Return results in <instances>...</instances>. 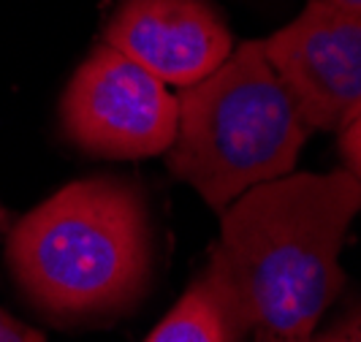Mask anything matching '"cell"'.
<instances>
[{"label": "cell", "instance_id": "cell-1", "mask_svg": "<svg viewBox=\"0 0 361 342\" xmlns=\"http://www.w3.org/2000/svg\"><path fill=\"white\" fill-rule=\"evenodd\" d=\"M359 209L353 171H290L245 190L220 212L209 269L255 342L312 337L345 283L340 252Z\"/></svg>", "mask_w": 361, "mask_h": 342}, {"label": "cell", "instance_id": "cell-12", "mask_svg": "<svg viewBox=\"0 0 361 342\" xmlns=\"http://www.w3.org/2000/svg\"><path fill=\"white\" fill-rule=\"evenodd\" d=\"M8 226H11V215H8V212H6L3 207H0V234H3V231H6Z\"/></svg>", "mask_w": 361, "mask_h": 342}, {"label": "cell", "instance_id": "cell-6", "mask_svg": "<svg viewBox=\"0 0 361 342\" xmlns=\"http://www.w3.org/2000/svg\"><path fill=\"white\" fill-rule=\"evenodd\" d=\"M104 44L180 90L209 76L234 52L226 22L204 0H123Z\"/></svg>", "mask_w": 361, "mask_h": 342}, {"label": "cell", "instance_id": "cell-7", "mask_svg": "<svg viewBox=\"0 0 361 342\" xmlns=\"http://www.w3.org/2000/svg\"><path fill=\"white\" fill-rule=\"evenodd\" d=\"M245 334L228 291L207 267L145 342H242Z\"/></svg>", "mask_w": 361, "mask_h": 342}, {"label": "cell", "instance_id": "cell-2", "mask_svg": "<svg viewBox=\"0 0 361 342\" xmlns=\"http://www.w3.org/2000/svg\"><path fill=\"white\" fill-rule=\"evenodd\" d=\"M6 258L22 293L52 318L130 305L149 271L145 198L117 177L68 182L14 223Z\"/></svg>", "mask_w": 361, "mask_h": 342}, {"label": "cell", "instance_id": "cell-13", "mask_svg": "<svg viewBox=\"0 0 361 342\" xmlns=\"http://www.w3.org/2000/svg\"><path fill=\"white\" fill-rule=\"evenodd\" d=\"M302 342H337V340H334L331 331H329V334H324V337H310V340H302Z\"/></svg>", "mask_w": 361, "mask_h": 342}, {"label": "cell", "instance_id": "cell-9", "mask_svg": "<svg viewBox=\"0 0 361 342\" xmlns=\"http://www.w3.org/2000/svg\"><path fill=\"white\" fill-rule=\"evenodd\" d=\"M0 342H47L44 334L30 329L27 324L17 321L14 315H8L3 307H0Z\"/></svg>", "mask_w": 361, "mask_h": 342}, {"label": "cell", "instance_id": "cell-3", "mask_svg": "<svg viewBox=\"0 0 361 342\" xmlns=\"http://www.w3.org/2000/svg\"><path fill=\"white\" fill-rule=\"evenodd\" d=\"M177 136L166 163L212 209L293 171L312 133L271 68L264 41L234 47L215 71L182 87Z\"/></svg>", "mask_w": 361, "mask_h": 342}, {"label": "cell", "instance_id": "cell-8", "mask_svg": "<svg viewBox=\"0 0 361 342\" xmlns=\"http://www.w3.org/2000/svg\"><path fill=\"white\" fill-rule=\"evenodd\" d=\"M340 147H343V155L348 161V171H353L361 182V117H356L350 126L340 130Z\"/></svg>", "mask_w": 361, "mask_h": 342}, {"label": "cell", "instance_id": "cell-4", "mask_svg": "<svg viewBox=\"0 0 361 342\" xmlns=\"http://www.w3.org/2000/svg\"><path fill=\"white\" fill-rule=\"evenodd\" d=\"M177 123L180 101L169 85L109 44L87 54L60 98L66 139L98 158L166 155Z\"/></svg>", "mask_w": 361, "mask_h": 342}, {"label": "cell", "instance_id": "cell-11", "mask_svg": "<svg viewBox=\"0 0 361 342\" xmlns=\"http://www.w3.org/2000/svg\"><path fill=\"white\" fill-rule=\"evenodd\" d=\"M329 6H337L343 11H350V14H359L361 17V0H324Z\"/></svg>", "mask_w": 361, "mask_h": 342}, {"label": "cell", "instance_id": "cell-5", "mask_svg": "<svg viewBox=\"0 0 361 342\" xmlns=\"http://www.w3.org/2000/svg\"><path fill=\"white\" fill-rule=\"evenodd\" d=\"M271 68L312 130H345L361 117V17L310 0L264 41Z\"/></svg>", "mask_w": 361, "mask_h": 342}, {"label": "cell", "instance_id": "cell-10", "mask_svg": "<svg viewBox=\"0 0 361 342\" xmlns=\"http://www.w3.org/2000/svg\"><path fill=\"white\" fill-rule=\"evenodd\" d=\"M331 337L337 342H361V312L348 318L337 331H331Z\"/></svg>", "mask_w": 361, "mask_h": 342}]
</instances>
